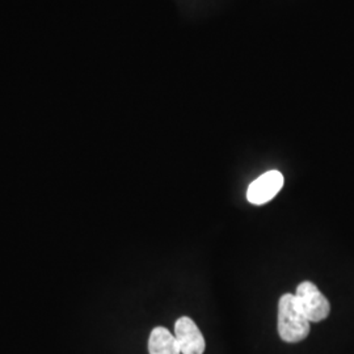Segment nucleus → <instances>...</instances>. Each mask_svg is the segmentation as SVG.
<instances>
[{"mask_svg": "<svg viewBox=\"0 0 354 354\" xmlns=\"http://www.w3.org/2000/svg\"><path fill=\"white\" fill-rule=\"evenodd\" d=\"M279 333L286 342H304L310 333V322L292 294H283L279 298Z\"/></svg>", "mask_w": 354, "mask_h": 354, "instance_id": "nucleus-1", "label": "nucleus"}, {"mask_svg": "<svg viewBox=\"0 0 354 354\" xmlns=\"http://www.w3.org/2000/svg\"><path fill=\"white\" fill-rule=\"evenodd\" d=\"M295 297L304 317L310 323H317L328 317L330 311L328 299L317 289L315 283L304 281L298 286Z\"/></svg>", "mask_w": 354, "mask_h": 354, "instance_id": "nucleus-2", "label": "nucleus"}, {"mask_svg": "<svg viewBox=\"0 0 354 354\" xmlns=\"http://www.w3.org/2000/svg\"><path fill=\"white\" fill-rule=\"evenodd\" d=\"M283 176L279 171H268L257 177L247 190V200L253 205H264L273 200L283 187Z\"/></svg>", "mask_w": 354, "mask_h": 354, "instance_id": "nucleus-3", "label": "nucleus"}, {"mask_svg": "<svg viewBox=\"0 0 354 354\" xmlns=\"http://www.w3.org/2000/svg\"><path fill=\"white\" fill-rule=\"evenodd\" d=\"M175 337L183 354H203L205 352L206 344L203 333L190 317H183L177 320Z\"/></svg>", "mask_w": 354, "mask_h": 354, "instance_id": "nucleus-4", "label": "nucleus"}, {"mask_svg": "<svg viewBox=\"0 0 354 354\" xmlns=\"http://www.w3.org/2000/svg\"><path fill=\"white\" fill-rule=\"evenodd\" d=\"M150 354H180L176 337L165 327L152 329L149 339Z\"/></svg>", "mask_w": 354, "mask_h": 354, "instance_id": "nucleus-5", "label": "nucleus"}]
</instances>
